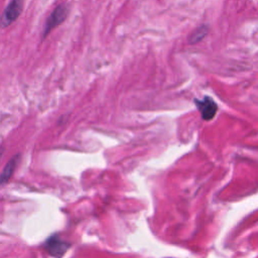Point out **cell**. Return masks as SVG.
<instances>
[{
	"mask_svg": "<svg viewBox=\"0 0 258 258\" xmlns=\"http://www.w3.org/2000/svg\"><path fill=\"white\" fill-rule=\"evenodd\" d=\"M69 15V6L67 4H59L55 9L52 11L50 16L47 18L46 23L44 25V31H43V37H46V35L57 25L62 23L66 18Z\"/></svg>",
	"mask_w": 258,
	"mask_h": 258,
	"instance_id": "1",
	"label": "cell"
},
{
	"mask_svg": "<svg viewBox=\"0 0 258 258\" xmlns=\"http://www.w3.org/2000/svg\"><path fill=\"white\" fill-rule=\"evenodd\" d=\"M3 152H4V148L0 147V160H1V157H2V155H3Z\"/></svg>",
	"mask_w": 258,
	"mask_h": 258,
	"instance_id": "7",
	"label": "cell"
},
{
	"mask_svg": "<svg viewBox=\"0 0 258 258\" xmlns=\"http://www.w3.org/2000/svg\"><path fill=\"white\" fill-rule=\"evenodd\" d=\"M19 158H20V155L17 154V155H14L8 162L7 164L5 165V167L3 168L1 174H0V185H3L5 184L9 179L10 177L12 176L15 168H16V165L19 161Z\"/></svg>",
	"mask_w": 258,
	"mask_h": 258,
	"instance_id": "5",
	"label": "cell"
},
{
	"mask_svg": "<svg viewBox=\"0 0 258 258\" xmlns=\"http://www.w3.org/2000/svg\"><path fill=\"white\" fill-rule=\"evenodd\" d=\"M209 32V27L208 25L206 24H203V25H200L199 27H197L189 35L188 37V41L191 43V44H195L197 42H200L201 40H203L206 35L208 34Z\"/></svg>",
	"mask_w": 258,
	"mask_h": 258,
	"instance_id": "6",
	"label": "cell"
},
{
	"mask_svg": "<svg viewBox=\"0 0 258 258\" xmlns=\"http://www.w3.org/2000/svg\"><path fill=\"white\" fill-rule=\"evenodd\" d=\"M44 247L46 251L53 257L60 258L63 256V254L67 252V250L70 247V244L66 241L61 240L58 236L54 235L48 238L44 244Z\"/></svg>",
	"mask_w": 258,
	"mask_h": 258,
	"instance_id": "3",
	"label": "cell"
},
{
	"mask_svg": "<svg viewBox=\"0 0 258 258\" xmlns=\"http://www.w3.org/2000/svg\"><path fill=\"white\" fill-rule=\"evenodd\" d=\"M22 8H23V0H12L8 4V6L5 8L0 18V26L4 28L9 26L12 22H14L20 15Z\"/></svg>",
	"mask_w": 258,
	"mask_h": 258,
	"instance_id": "2",
	"label": "cell"
},
{
	"mask_svg": "<svg viewBox=\"0 0 258 258\" xmlns=\"http://www.w3.org/2000/svg\"><path fill=\"white\" fill-rule=\"evenodd\" d=\"M195 104L200 111L203 119L207 121L212 120L218 111V106L216 102L208 96L204 97L203 100H195Z\"/></svg>",
	"mask_w": 258,
	"mask_h": 258,
	"instance_id": "4",
	"label": "cell"
}]
</instances>
